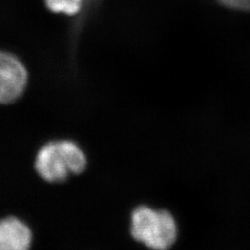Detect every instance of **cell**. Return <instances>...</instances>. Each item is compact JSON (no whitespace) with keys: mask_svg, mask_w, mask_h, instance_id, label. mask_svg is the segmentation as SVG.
Returning a JSON list of instances; mask_svg holds the SVG:
<instances>
[{"mask_svg":"<svg viewBox=\"0 0 250 250\" xmlns=\"http://www.w3.org/2000/svg\"><path fill=\"white\" fill-rule=\"evenodd\" d=\"M37 173L49 183L65 181L86 167V157L80 146L71 140H55L44 145L36 158Z\"/></svg>","mask_w":250,"mask_h":250,"instance_id":"1","label":"cell"},{"mask_svg":"<svg viewBox=\"0 0 250 250\" xmlns=\"http://www.w3.org/2000/svg\"><path fill=\"white\" fill-rule=\"evenodd\" d=\"M131 233L150 250H168L176 241L178 232L170 212L140 206L132 213Z\"/></svg>","mask_w":250,"mask_h":250,"instance_id":"2","label":"cell"},{"mask_svg":"<svg viewBox=\"0 0 250 250\" xmlns=\"http://www.w3.org/2000/svg\"><path fill=\"white\" fill-rule=\"evenodd\" d=\"M29 75L17 56L0 50V104L18 100L26 89Z\"/></svg>","mask_w":250,"mask_h":250,"instance_id":"3","label":"cell"},{"mask_svg":"<svg viewBox=\"0 0 250 250\" xmlns=\"http://www.w3.org/2000/svg\"><path fill=\"white\" fill-rule=\"evenodd\" d=\"M32 239L30 228L18 218L0 220V250H29Z\"/></svg>","mask_w":250,"mask_h":250,"instance_id":"4","label":"cell"},{"mask_svg":"<svg viewBox=\"0 0 250 250\" xmlns=\"http://www.w3.org/2000/svg\"><path fill=\"white\" fill-rule=\"evenodd\" d=\"M103 2L104 0H85V6L83 13L78 18L73 21L71 27L70 40H71V47L72 50L76 49L81 36L83 35L85 27L88 25L90 21L99 11L100 5Z\"/></svg>","mask_w":250,"mask_h":250,"instance_id":"5","label":"cell"},{"mask_svg":"<svg viewBox=\"0 0 250 250\" xmlns=\"http://www.w3.org/2000/svg\"><path fill=\"white\" fill-rule=\"evenodd\" d=\"M44 3L49 11L74 20L83 13L85 6V0H44Z\"/></svg>","mask_w":250,"mask_h":250,"instance_id":"6","label":"cell"},{"mask_svg":"<svg viewBox=\"0 0 250 250\" xmlns=\"http://www.w3.org/2000/svg\"><path fill=\"white\" fill-rule=\"evenodd\" d=\"M226 9L236 11H250V0H215Z\"/></svg>","mask_w":250,"mask_h":250,"instance_id":"7","label":"cell"}]
</instances>
